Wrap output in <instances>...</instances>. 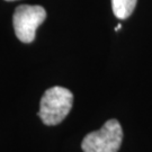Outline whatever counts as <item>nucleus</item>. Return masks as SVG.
Listing matches in <instances>:
<instances>
[{
    "instance_id": "nucleus-4",
    "label": "nucleus",
    "mask_w": 152,
    "mask_h": 152,
    "mask_svg": "<svg viewBox=\"0 0 152 152\" xmlns=\"http://www.w3.org/2000/svg\"><path fill=\"white\" fill-rule=\"evenodd\" d=\"M137 0H112L114 15L118 19H126L131 16L136 6Z\"/></svg>"
},
{
    "instance_id": "nucleus-5",
    "label": "nucleus",
    "mask_w": 152,
    "mask_h": 152,
    "mask_svg": "<svg viewBox=\"0 0 152 152\" xmlns=\"http://www.w3.org/2000/svg\"><path fill=\"white\" fill-rule=\"evenodd\" d=\"M121 28H122V25H121V24H118V25L116 26V28H115V31H120Z\"/></svg>"
},
{
    "instance_id": "nucleus-3",
    "label": "nucleus",
    "mask_w": 152,
    "mask_h": 152,
    "mask_svg": "<svg viewBox=\"0 0 152 152\" xmlns=\"http://www.w3.org/2000/svg\"><path fill=\"white\" fill-rule=\"evenodd\" d=\"M46 11L42 6L22 5L14 12V29L19 41L23 43H32L38 26L45 20Z\"/></svg>"
},
{
    "instance_id": "nucleus-2",
    "label": "nucleus",
    "mask_w": 152,
    "mask_h": 152,
    "mask_svg": "<svg viewBox=\"0 0 152 152\" xmlns=\"http://www.w3.org/2000/svg\"><path fill=\"white\" fill-rule=\"evenodd\" d=\"M123 140L122 126L117 120L107 121L98 131L88 133L82 140L83 152H117Z\"/></svg>"
},
{
    "instance_id": "nucleus-1",
    "label": "nucleus",
    "mask_w": 152,
    "mask_h": 152,
    "mask_svg": "<svg viewBox=\"0 0 152 152\" xmlns=\"http://www.w3.org/2000/svg\"><path fill=\"white\" fill-rule=\"evenodd\" d=\"M73 104L72 92L63 87L49 88L39 103L38 116L45 125H58L70 113Z\"/></svg>"
},
{
    "instance_id": "nucleus-6",
    "label": "nucleus",
    "mask_w": 152,
    "mask_h": 152,
    "mask_svg": "<svg viewBox=\"0 0 152 152\" xmlns=\"http://www.w3.org/2000/svg\"><path fill=\"white\" fill-rule=\"evenodd\" d=\"M6 1H15V0H6Z\"/></svg>"
}]
</instances>
